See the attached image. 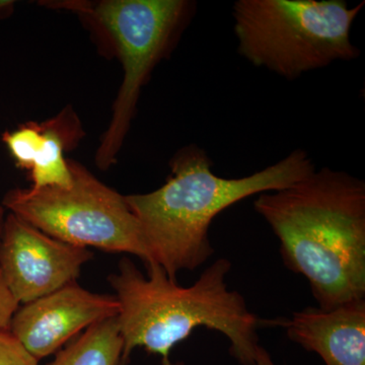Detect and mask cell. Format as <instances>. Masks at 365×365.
Instances as JSON below:
<instances>
[{
  "label": "cell",
  "instance_id": "1",
  "mask_svg": "<svg viewBox=\"0 0 365 365\" xmlns=\"http://www.w3.org/2000/svg\"><path fill=\"white\" fill-rule=\"evenodd\" d=\"M255 210L277 237L283 263L309 281L319 309L365 299V182L323 168L265 192Z\"/></svg>",
  "mask_w": 365,
  "mask_h": 365
},
{
  "label": "cell",
  "instance_id": "2",
  "mask_svg": "<svg viewBox=\"0 0 365 365\" xmlns=\"http://www.w3.org/2000/svg\"><path fill=\"white\" fill-rule=\"evenodd\" d=\"M160 188L125 196L140 225L153 260L169 278L195 270L215 254L211 222L222 211L250 196L287 188L316 170L306 150H295L275 165L239 179L212 172L207 153L195 144L178 151Z\"/></svg>",
  "mask_w": 365,
  "mask_h": 365
},
{
  "label": "cell",
  "instance_id": "3",
  "mask_svg": "<svg viewBox=\"0 0 365 365\" xmlns=\"http://www.w3.org/2000/svg\"><path fill=\"white\" fill-rule=\"evenodd\" d=\"M144 275L129 258L108 277L119 302L118 325L123 340L119 365L128 364L137 347L169 359L170 349L198 327L222 333L230 341V354L241 365H254L261 319L244 297L228 289L232 263L217 259L193 285L180 287L158 263L145 265Z\"/></svg>",
  "mask_w": 365,
  "mask_h": 365
},
{
  "label": "cell",
  "instance_id": "4",
  "mask_svg": "<svg viewBox=\"0 0 365 365\" xmlns=\"http://www.w3.org/2000/svg\"><path fill=\"white\" fill-rule=\"evenodd\" d=\"M365 1L237 0L232 6L237 51L254 66L287 81L360 56L351 42Z\"/></svg>",
  "mask_w": 365,
  "mask_h": 365
},
{
  "label": "cell",
  "instance_id": "5",
  "mask_svg": "<svg viewBox=\"0 0 365 365\" xmlns=\"http://www.w3.org/2000/svg\"><path fill=\"white\" fill-rule=\"evenodd\" d=\"M85 19L104 36L123 68V81L113 107L111 122L98 146L96 163L108 170L116 163L143 86L160 60L172 51L195 13L188 0H103L50 2Z\"/></svg>",
  "mask_w": 365,
  "mask_h": 365
},
{
  "label": "cell",
  "instance_id": "6",
  "mask_svg": "<svg viewBox=\"0 0 365 365\" xmlns=\"http://www.w3.org/2000/svg\"><path fill=\"white\" fill-rule=\"evenodd\" d=\"M71 188L13 189L1 201L6 210L59 241L153 263L140 225L125 200L90 170L68 160Z\"/></svg>",
  "mask_w": 365,
  "mask_h": 365
},
{
  "label": "cell",
  "instance_id": "7",
  "mask_svg": "<svg viewBox=\"0 0 365 365\" xmlns=\"http://www.w3.org/2000/svg\"><path fill=\"white\" fill-rule=\"evenodd\" d=\"M93 256L88 248L59 241L19 216L6 215L0 242V273L20 304L76 282Z\"/></svg>",
  "mask_w": 365,
  "mask_h": 365
},
{
  "label": "cell",
  "instance_id": "8",
  "mask_svg": "<svg viewBox=\"0 0 365 365\" xmlns=\"http://www.w3.org/2000/svg\"><path fill=\"white\" fill-rule=\"evenodd\" d=\"M118 314L116 295L93 294L73 282L19 307L9 331L40 360L58 351L81 331Z\"/></svg>",
  "mask_w": 365,
  "mask_h": 365
},
{
  "label": "cell",
  "instance_id": "9",
  "mask_svg": "<svg viewBox=\"0 0 365 365\" xmlns=\"http://www.w3.org/2000/svg\"><path fill=\"white\" fill-rule=\"evenodd\" d=\"M264 323L282 327L290 340L317 353L326 365H365V299L329 311L309 307L290 319H261Z\"/></svg>",
  "mask_w": 365,
  "mask_h": 365
},
{
  "label": "cell",
  "instance_id": "10",
  "mask_svg": "<svg viewBox=\"0 0 365 365\" xmlns=\"http://www.w3.org/2000/svg\"><path fill=\"white\" fill-rule=\"evenodd\" d=\"M85 135L78 115L68 108L43 122H28L6 131L2 141L20 169L30 170L32 189L71 188L72 176L64 153Z\"/></svg>",
  "mask_w": 365,
  "mask_h": 365
},
{
  "label": "cell",
  "instance_id": "11",
  "mask_svg": "<svg viewBox=\"0 0 365 365\" xmlns=\"http://www.w3.org/2000/svg\"><path fill=\"white\" fill-rule=\"evenodd\" d=\"M122 352L123 340L116 316L88 327L49 365H119Z\"/></svg>",
  "mask_w": 365,
  "mask_h": 365
},
{
  "label": "cell",
  "instance_id": "12",
  "mask_svg": "<svg viewBox=\"0 0 365 365\" xmlns=\"http://www.w3.org/2000/svg\"><path fill=\"white\" fill-rule=\"evenodd\" d=\"M9 329H0V365H39Z\"/></svg>",
  "mask_w": 365,
  "mask_h": 365
},
{
  "label": "cell",
  "instance_id": "13",
  "mask_svg": "<svg viewBox=\"0 0 365 365\" xmlns=\"http://www.w3.org/2000/svg\"><path fill=\"white\" fill-rule=\"evenodd\" d=\"M21 304L11 294L0 273V329H9L11 319Z\"/></svg>",
  "mask_w": 365,
  "mask_h": 365
},
{
  "label": "cell",
  "instance_id": "14",
  "mask_svg": "<svg viewBox=\"0 0 365 365\" xmlns=\"http://www.w3.org/2000/svg\"><path fill=\"white\" fill-rule=\"evenodd\" d=\"M254 365H276L275 362L273 361L272 357H271L270 353L259 345L258 349H257L256 357H255Z\"/></svg>",
  "mask_w": 365,
  "mask_h": 365
},
{
  "label": "cell",
  "instance_id": "15",
  "mask_svg": "<svg viewBox=\"0 0 365 365\" xmlns=\"http://www.w3.org/2000/svg\"><path fill=\"white\" fill-rule=\"evenodd\" d=\"M14 6V1H7V0H0V18L9 16L13 11Z\"/></svg>",
  "mask_w": 365,
  "mask_h": 365
},
{
  "label": "cell",
  "instance_id": "16",
  "mask_svg": "<svg viewBox=\"0 0 365 365\" xmlns=\"http://www.w3.org/2000/svg\"><path fill=\"white\" fill-rule=\"evenodd\" d=\"M6 209L0 201V242H1L2 234H4V222H6Z\"/></svg>",
  "mask_w": 365,
  "mask_h": 365
}]
</instances>
